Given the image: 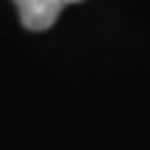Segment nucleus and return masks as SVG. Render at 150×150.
I'll list each match as a JSON object with an SVG mask.
<instances>
[{"mask_svg": "<svg viewBox=\"0 0 150 150\" xmlns=\"http://www.w3.org/2000/svg\"><path fill=\"white\" fill-rule=\"evenodd\" d=\"M20 11V20L28 31H47L59 20L61 8L70 3H83V0H11Z\"/></svg>", "mask_w": 150, "mask_h": 150, "instance_id": "f257e3e1", "label": "nucleus"}]
</instances>
